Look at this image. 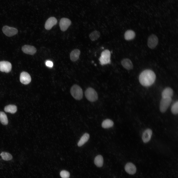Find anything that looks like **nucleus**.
<instances>
[{
	"mask_svg": "<svg viewBox=\"0 0 178 178\" xmlns=\"http://www.w3.org/2000/svg\"><path fill=\"white\" fill-rule=\"evenodd\" d=\"M156 76L155 73L150 69L145 70L140 74L139 80L142 86H149L154 82Z\"/></svg>",
	"mask_w": 178,
	"mask_h": 178,
	"instance_id": "1",
	"label": "nucleus"
},
{
	"mask_svg": "<svg viewBox=\"0 0 178 178\" xmlns=\"http://www.w3.org/2000/svg\"><path fill=\"white\" fill-rule=\"evenodd\" d=\"M70 92L72 96L76 100H80L83 98L82 89L80 86L77 84H74L71 87Z\"/></svg>",
	"mask_w": 178,
	"mask_h": 178,
	"instance_id": "2",
	"label": "nucleus"
},
{
	"mask_svg": "<svg viewBox=\"0 0 178 178\" xmlns=\"http://www.w3.org/2000/svg\"><path fill=\"white\" fill-rule=\"evenodd\" d=\"M85 94L87 99L90 102H95L98 99V96L96 91L92 88H88L86 90Z\"/></svg>",
	"mask_w": 178,
	"mask_h": 178,
	"instance_id": "3",
	"label": "nucleus"
},
{
	"mask_svg": "<svg viewBox=\"0 0 178 178\" xmlns=\"http://www.w3.org/2000/svg\"><path fill=\"white\" fill-rule=\"evenodd\" d=\"M171 97L162 98L160 105V110L162 113L165 112L167 110L172 102Z\"/></svg>",
	"mask_w": 178,
	"mask_h": 178,
	"instance_id": "4",
	"label": "nucleus"
},
{
	"mask_svg": "<svg viewBox=\"0 0 178 178\" xmlns=\"http://www.w3.org/2000/svg\"><path fill=\"white\" fill-rule=\"evenodd\" d=\"M158 43V38L155 34H152L149 37L147 40V45L150 48L152 49L155 48Z\"/></svg>",
	"mask_w": 178,
	"mask_h": 178,
	"instance_id": "5",
	"label": "nucleus"
},
{
	"mask_svg": "<svg viewBox=\"0 0 178 178\" xmlns=\"http://www.w3.org/2000/svg\"><path fill=\"white\" fill-rule=\"evenodd\" d=\"M2 30L3 33L8 37L12 36L16 34L18 32V30L17 29L7 26H3Z\"/></svg>",
	"mask_w": 178,
	"mask_h": 178,
	"instance_id": "6",
	"label": "nucleus"
},
{
	"mask_svg": "<svg viewBox=\"0 0 178 178\" xmlns=\"http://www.w3.org/2000/svg\"><path fill=\"white\" fill-rule=\"evenodd\" d=\"M71 24V21L66 18H61L59 22V26L61 30L63 31H66Z\"/></svg>",
	"mask_w": 178,
	"mask_h": 178,
	"instance_id": "7",
	"label": "nucleus"
},
{
	"mask_svg": "<svg viewBox=\"0 0 178 178\" xmlns=\"http://www.w3.org/2000/svg\"><path fill=\"white\" fill-rule=\"evenodd\" d=\"M12 69V65L9 62L3 61L0 62V71L8 73L10 72Z\"/></svg>",
	"mask_w": 178,
	"mask_h": 178,
	"instance_id": "8",
	"label": "nucleus"
},
{
	"mask_svg": "<svg viewBox=\"0 0 178 178\" xmlns=\"http://www.w3.org/2000/svg\"><path fill=\"white\" fill-rule=\"evenodd\" d=\"M20 80L22 84L27 85L31 81V78L29 74L26 72L23 71L22 72L20 75Z\"/></svg>",
	"mask_w": 178,
	"mask_h": 178,
	"instance_id": "9",
	"label": "nucleus"
},
{
	"mask_svg": "<svg viewBox=\"0 0 178 178\" xmlns=\"http://www.w3.org/2000/svg\"><path fill=\"white\" fill-rule=\"evenodd\" d=\"M22 50L24 53L30 55H33L37 51L36 48L33 46L25 45L23 46L22 48Z\"/></svg>",
	"mask_w": 178,
	"mask_h": 178,
	"instance_id": "10",
	"label": "nucleus"
},
{
	"mask_svg": "<svg viewBox=\"0 0 178 178\" xmlns=\"http://www.w3.org/2000/svg\"><path fill=\"white\" fill-rule=\"evenodd\" d=\"M57 22V19L55 17H51L49 18L45 22L44 25L45 29L47 30H50L56 24Z\"/></svg>",
	"mask_w": 178,
	"mask_h": 178,
	"instance_id": "11",
	"label": "nucleus"
},
{
	"mask_svg": "<svg viewBox=\"0 0 178 178\" xmlns=\"http://www.w3.org/2000/svg\"><path fill=\"white\" fill-rule=\"evenodd\" d=\"M152 134V130L150 129H147L143 132L142 136V139L144 143L148 142L151 139Z\"/></svg>",
	"mask_w": 178,
	"mask_h": 178,
	"instance_id": "12",
	"label": "nucleus"
},
{
	"mask_svg": "<svg viewBox=\"0 0 178 178\" xmlns=\"http://www.w3.org/2000/svg\"><path fill=\"white\" fill-rule=\"evenodd\" d=\"M125 169L127 173L131 175L135 174L136 171L135 166L131 162L127 163L125 165Z\"/></svg>",
	"mask_w": 178,
	"mask_h": 178,
	"instance_id": "13",
	"label": "nucleus"
},
{
	"mask_svg": "<svg viewBox=\"0 0 178 178\" xmlns=\"http://www.w3.org/2000/svg\"><path fill=\"white\" fill-rule=\"evenodd\" d=\"M121 63L122 66L126 69L130 70L133 68V64L131 60L128 58L123 59L121 61Z\"/></svg>",
	"mask_w": 178,
	"mask_h": 178,
	"instance_id": "14",
	"label": "nucleus"
},
{
	"mask_svg": "<svg viewBox=\"0 0 178 178\" xmlns=\"http://www.w3.org/2000/svg\"><path fill=\"white\" fill-rule=\"evenodd\" d=\"M80 54V50L77 49H74L70 54L71 60L73 62L76 61L79 59Z\"/></svg>",
	"mask_w": 178,
	"mask_h": 178,
	"instance_id": "15",
	"label": "nucleus"
},
{
	"mask_svg": "<svg viewBox=\"0 0 178 178\" xmlns=\"http://www.w3.org/2000/svg\"><path fill=\"white\" fill-rule=\"evenodd\" d=\"M173 94V91L171 88L168 87L165 89L162 92V98L171 97Z\"/></svg>",
	"mask_w": 178,
	"mask_h": 178,
	"instance_id": "16",
	"label": "nucleus"
},
{
	"mask_svg": "<svg viewBox=\"0 0 178 178\" xmlns=\"http://www.w3.org/2000/svg\"><path fill=\"white\" fill-rule=\"evenodd\" d=\"M135 36V32L131 30L126 31L124 34V38L125 40L129 41L134 39Z\"/></svg>",
	"mask_w": 178,
	"mask_h": 178,
	"instance_id": "17",
	"label": "nucleus"
},
{
	"mask_svg": "<svg viewBox=\"0 0 178 178\" xmlns=\"http://www.w3.org/2000/svg\"><path fill=\"white\" fill-rule=\"evenodd\" d=\"M89 138V135L88 134L86 133L84 134L81 137L78 141L77 145L78 146H81L86 142Z\"/></svg>",
	"mask_w": 178,
	"mask_h": 178,
	"instance_id": "18",
	"label": "nucleus"
},
{
	"mask_svg": "<svg viewBox=\"0 0 178 178\" xmlns=\"http://www.w3.org/2000/svg\"><path fill=\"white\" fill-rule=\"evenodd\" d=\"M94 163L95 165L98 167H102L103 163V159L102 156L100 155L97 156L95 158Z\"/></svg>",
	"mask_w": 178,
	"mask_h": 178,
	"instance_id": "19",
	"label": "nucleus"
},
{
	"mask_svg": "<svg viewBox=\"0 0 178 178\" xmlns=\"http://www.w3.org/2000/svg\"><path fill=\"white\" fill-rule=\"evenodd\" d=\"M100 33L97 30H95L91 32L89 35L90 39L92 41L97 40L100 36Z\"/></svg>",
	"mask_w": 178,
	"mask_h": 178,
	"instance_id": "20",
	"label": "nucleus"
},
{
	"mask_svg": "<svg viewBox=\"0 0 178 178\" xmlns=\"http://www.w3.org/2000/svg\"><path fill=\"white\" fill-rule=\"evenodd\" d=\"M4 110L6 112L13 114L17 111V108L16 106L15 105H10L6 106L5 107Z\"/></svg>",
	"mask_w": 178,
	"mask_h": 178,
	"instance_id": "21",
	"label": "nucleus"
},
{
	"mask_svg": "<svg viewBox=\"0 0 178 178\" xmlns=\"http://www.w3.org/2000/svg\"><path fill=\"white\" fill-rule=\"evenodd\" d=\"M113 124V122L112 120L107 119L103 122L102 124V126L103 128H108L112 127Z\"/></svg>",
	"mask_w": 178,
	"mask_h": 178,
	"instance_id": "22",
	"label": "nucleus"
},
{
	"mask_svg": "<svg viewBox=\"0 0 178 178\" xmlns=\"http://www.w3.org/2000/svg\"><path fill=\"white\" fill-rule=\"evenodd\" d=\"M0 121L2 124L4 125H6L8 123V120L6 115L4 112L2 111H0Z\"/></svg>",
	"mask_w": 178,
	"mask_h": 178,
	"instance_id": "23",
	"label": "nucleus"
},
{
	"mask_svg": "<svg viewBox=\"0 0 178 178\" xmlns=\"http://www.w3.org/2000/svg\"><path fill=\"white\" fill-rule=\"evenodd\" d=\"M0 155L2 159L5 160H9L12 159V158L11 155L7 152H2L1 153Z\"/></svg>",
	"mask_w": 178,
	"mask_h": 178,
	"instance_id": "24",
	"label": "nucleus"
},
{
	"mask_svg": "<svg viewBox=\"0 0 178 178\" xmlns=\"http://www.w3.org/2000/svg\"><path fill=\"white\" fill-rule=\"evenodd\" d=\"M100 64L103 65L110 64L111 63L110 58L100 56L99 58Z\"/></svg>",
	"mask_w": 178,
	"mask_h": 178,
	"instance_id": "25",
	"label": "nucleus"
},
{
	"mask_svg": "<svg viewBox=\"0 0 178 178\" xmlns=\"http://www.w3.org/2000/svg\"><path fill=\"white\" fill-rule=\"evenodd\" d=\"M178 102L177 101L173 105L171 108L172 113L174 114H176L178 112Z\"/></svg>",
	"mask_w": 178,
	"mask_h": 178,
	"instance_id": "26",
	"label": "nucleus"
},
{
	"mask_svg": "<svg viewBox=\"0 0 178 178\" xmlns=\"http://www.w3.org/2000/svg\"><path fill=\"white\" fill-rule=\"evenodd\" d=\"M111 52L108 49H106L103 51L101 55V57L109 58H111Z\"/></svg>",
	"mask_w": 178,
	"mask_h": 178,
	"instance_id": "27",
	"label": "nucleus"
},
{
	"mask_svg": "<svg viewBox=\"0 0 178 178\" xmlns=\"http://www.w3.org/2000/svg\"><path fill=\"white\" fill-rule=\"evenodd\" d=\"M60 175L62 178H68L70 174L68 172L65 170H63L60 172Z\"/></svg>",
	"mask_w": 178,
	"mask_h": 178,
	"instance_id": "28",
	"label": "nucleus"
},
{
	"mask_svg": "<svg viewBox=\"0 0 178 178\" xmlns=\"http://www.w3.org/2000/svg\"><path fill=\"white\" fill-rule=\"evenodd\" d=\"M45 64L48 67H51L53 65V63L50 61H48L46 62Z\"/></svg>",
	"mask_w": 178,
	"mask_h": 178,
	"instance_id": "29",
	"label": "nucleus"
}]
</instances>
